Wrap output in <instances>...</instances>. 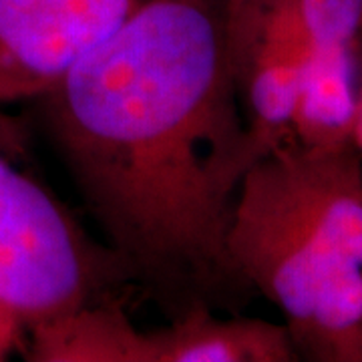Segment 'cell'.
I'll return each mask as SVG.
<instances>
[{
  "label": "cell",
  "mask_w": 362,
  "mask_h": 362,
  "mask_svg": "<svg viewBox=\"0 0 362 362\" xmlns=\"http://www.w3.org/2000/svg\"><path fill=\"white\" fill-rule=\"evenodd\" d=\"M37 103L129 278L173 316L242 288L226 233L266 147L238 101L220 0L149 2Z\"/></svg>",
  "instance_id": "obj_1"
},
{
  "label": "cell",
  "mask_w": 362,
  "mask_h": 362,
  "mask_svg": "<svg viewBox=\"0 0 362 362\" xmlns=\"http://www.w3.org/2000/svg\"><path fill=\"white\" fill-rule=\"evenodd\" d=\"M153 0H0V105L37 101Z\"/></svg>",
  "instance_id": "obj_5"
},
{
  "label": "cell",
  "mask_w": 362,
  "mask_h": 362,
  "mask_svg": "<svg viewBox=\"0 0 362 362\" xmlns=\"http://www.w3.org/2000/svg\"><path fill=\"white\" fill-rule=\"evenodd\" d=\"M352 143L356 147V151L362 157V87L358 95V107H356V119H354V129H352Z\"/></svg>",
  "instance_id": "obj_8"
},
{
  "label": "cell",
  "mask_w": 362,
  "mask_h": 362,
  "mask_svg": "<svg viewBox=\"0 0 362 362\" xmlns=\"http://www.w3.org/2000/svg\"><path fill=\"white\" fill-rule=\"evenodd\" d=\"M228 65L266 151L292 141L298 99L318 63L362 59V0H220Z\"/></svg>",
  "instance_id": "obj_4"
},
{
  "label": "cell",
  "mask_w": 362,
  "mask_h": 362,
  "mask_svg": "<svg viewBox=\"0 0 362 362\" xmlns=\"http://www.w3.org/2000/svg\"><path fill=\"white\" fill-rule=\"evenodd\" d=\"M21 137L0 117V308L23 330L107 302L129 274L93 242L26 168Z\"/></svg>",
  "instance_id": "obj_3"
},
{
  "label": "cell",
  "mask_w": 362,
  "mask_h": 362,
  "mask_svg": "<svg viewBox=\"0 0 362 362\" xmlns=\"http://www.w3.org/2000/svg\"><path fill=\"white\" fill-rule=\"evenodd\" d=\"M244 290L282 312L300 358L362 362V157L354 143L268 149L226 233Z\"/></svg>",
  "instance_id": "obj_2"
},
{
  "label": "cell",
  "mask_w": 362,
  "mask_h": 362,
  "mask_svg": "<svg viewBox=\"0 0 362 362\" xmlns=\"http://www.w3.org/2000/svg\"><path fill=\"white\" fill-rule=\"evenodd\" d=\"M300 361L286 324L223 318L209 306H192L169 326L143 334V362Z\"/></svg>",
  "instance_id": "obj_6"
},
{
  "label": "cell",
  "mask_w": 362,
  "mask_h": 362,
  "mask_svg": "<svg viewBox=\"0 0 362 362\" xmlns=\"http://www.w3.org/2000/svg\"><path fill=\"white\" fill-rule=\"evenodd\" d=\"M23 342L25 330L0 308V361L6 358L13 350H23Z\"/></svg>",
  "instance_id": "obj_7"
}]
</instances>
